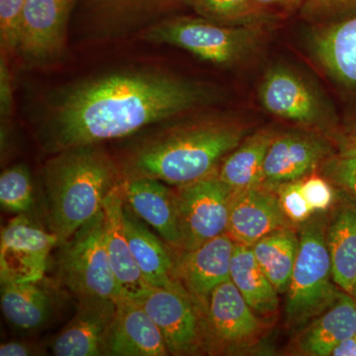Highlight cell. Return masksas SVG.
<instances>
[{"label":"cell","instance_id":"cell-1","mask_svg":"<svg viewBox=\"0 0 356 356\" xmlns=\"http://www.w3.org/2000/svg\"><path fill=\"white\" fill-rule=\"evenodd\" d=\"M215 89L156 70H121L70 84L53 97L40 131L51 154L121 139L216 99Z\"/></svg>","mask_w":356,"mask_h":356},{"label":"cell","instance_id":"cell-2","mask_svg":"<svg viewBox=\"0 0 356 356\" xmlns=\"http://www.w3.org/2000/svg\"><path fill=\"white\" fill-rule=\"evenodd\" d=\"M247 133L242 124L224 119L180 124L136 140L117 161L124 179L180 186L218 172Z\"/></svg>","mask_w":356,"mask_h":356},{"label":"cell","instance_id":"cell-3","mask_svg":"<svg viewBox=\"0 0 356 356\" xmlns=\"http://www.w3.org/2000/svg\"><path fill=\"white\" fill-rule=\"evenodd\" d=\"M48 222L58 243L103 209L105 199L124 181L120 165L99 145L72 147L44 165Z\"/></svg>","mask_w":356,"mask_h":356},{"label":"cell","instance_id":"cell-4","mask_svg":"<svg viewBox=\"0 0 356 356\" xmlns=\"http://www.w3.org/2000/svg\"><path fill=\"white\" fill-rule=\"evenodd\" d=\"M327 212H317L299 225V248L286 292L285 318L290 329L301 330L341 296L332 277L325 240Z\"/></svg>","mask_w":356,"mask_h":356},{"label":"cell","instance_id":"cell-5","mask_svg":"<svg viewBox=\"0 0 356 356\" xmlns=\"http://www.w3.org/2000/svg\"><path fill=\"white\" fill-rule=\"evenodd\" d=\"M259 26H226L191 16L165 18L145 28L140 38L168 44L216 65L229 67L250 57L261 42Z\"/></svg>","mask_w":356,"mask_h":356},{"label":"cell","instance_id":"cell-6","mask_svg":"<svg viewBox=\"0 0 356 356\" xmlns=\"http://www.w3.org/2000/svg\"><path fill=\"white\" fill-rule=\"evenodd\" d=\"M60 245L58 275L77 298H122L105 243L103 209Z\"/></svg>","mask_w":356,"mask_h":356},{"label":"cell","instance_id":"cell-7","mask_svg":"<svg viewBox=\"0 0 356 356\" xmlns=\"http://www.w3.org/2000/svg\"><path fill=\"white\" fill-rule=\"evenodd\" d=\"M180 233V250H192L227 234L234 189L218 172L172 187ZM178 250V252H179Z\"/></svg>","mask_w":356,"mask_h":356},{"label":"cell","instance_id":"cell-8","mask_svg":"<svg viewBox=\"0 0 356 356\" xmlns=\"http://www.w3.org/2000/svg\"><path fill=\"white\" fill-rule=\"evenodd\" d=\"M204 348L212 353H238L261 339L266 325L232 280L212 292L203 313Z\"/></svg>","mask_w":356,"mask_h":356},{"label":"cell","instance_id":"cell-9","mask_svg":"<svg viewBox=\"0 0 356 356\" xmlns=\"http://www.w3.org/2000/svg\"><path fill=\"white\" fill-rule=\"evenodd\" d=\"M137 300L158 325L170 355L205 351L203 312L184 286L152 287Z\"/></svg>","mask_w":356,"mask_h":356},{"label":"cell","instance_id":"cell-10","mask_svg":"<svg viewBox=\"0 0 356 356\" xmlns=\"http://www.w3.org/2000/svg\"><path fill=\"white\" fill-rule=\"evenodd\" d=\"M57 236L18 215L2 229L0 236L1 283L43 280Z\"/></svg>","mask_w":356,"mask_h":356},{"label":"cell","instance_id":"cell-11","mask_svg":"<svg viewBox=\"0 0 356 356\" xmlns=\"http://www.w3.org/2000/svg\"><path fill=\"white\" fill-rule=\"evenodd\" d=\"M79 0H26L18 54L25 62L57 60L65 44L67 25Z\"/></svg>","mask_w":356,"mask_h":356},{"label":"cell","instance_id":"cell-12","mask_svg":"<svg viewBox=\"0 0 356 356\" xmlns=\"http://www.w3.org/2000/svg\"><path fill=\"white\" fill-rule=\"evenodd\" d=\"M236 242L224 234L192 250L175 254L178 280L203 313L210 295L231 280V261Z\"/></svg>","mask_w":356,"mask_h":356},{"label":"cell","instance_id":"cell-13","mask_svg":"<svg viewBox=\"0 0 356 356\" xmlns=\"http://www.w3.org/2000/svg\"><path fill=\"white\" fill-rule=\"evenodd\" d=\"M334 153L330 140L314 133L289 132L274 137L266 161L264 184L296 181L316 172Z\"/></svg>","mask_w":356,"mask_h":356},{"label":"cell","instance_id":"cell-14","mask_svg":"<svg viewBox=\"0 0 356 356\" xmlns=\"http://www.w3.org/2000/svg\"><path fill=\"white\" fill-rule=\"evenodd\" d=\"M293 226L281 209L273 186L257 185L234 191L227 234L236 243L252 247L276 229Z\"/></svg>","mask_w":356,"mask_h":356},{"label":"cell","instance_id":"cell-15","mask_svg":"<svg viewBox=\"0 0 356 356\" xmlns=\"http://www.w3.org/2000/svg\"><path fill=\"white\" fill-rule=\"evenodd\" d=\"M74 318L51 346L56 356L105 355V346L115 320L117 302L99 297L77 298Z\"/></svg>","mask_w":356,"mask_h":356},{"label":"cell","instance_id":"cell-16","mask_svg":"<svg viewBox=\"0 0 356 356\" xmlns=\"http://www.w3.org/2000/svg\"><path fill=\"white\" fill-rule=\"evenodd\" d=\"M165 339L138 300L117 301V312L105 346V355L166 356Z\"/></svg>","mask_w":356,"mask_h":356},{"label":"cell","instance_id":"cell-17","mask_svg":"<svg viewBox=\"0 0 356 356\" xmlns=\"http://www.w3.org/2000/svg\"><path fill=\"white\" fill-rule=\"evenodd\" d=\"M124 182V181H123ZM123 182L105 199L104 235L109 261L123 298L139 299L152 286L134 259L124 228Z\"/></svg>","mask_w":356,"mask_h":356},{"label":"cell","instance_id":"cell-18","mask_svg":"<svg viewBox=\"0 0 356 356\" xmlns=\"http://www.w3.org/2000/svg\"><path fill=\"white\" fill-rule=\"evenodd\" d=\"M259 97L266 111L285 120L311 126L322 116L320 102L313 90L285 67H273L266 72Z\"/></svg>","mask_w":356,"mask_h":356},{"label":"cell","instance_id":"cell-19","mask_svg":"<svg viewBox=\"0 0 356 356\" xmlns=\"http://www.w3.org/2000/svg\"><path fill=\"white\" fill-rule=\"evenodd\" d=\"M152 178L124 179L125 202L146 224L156 229L172 250H180V233L172 188Z\"/></svg>","mask_w":356,"mask_h":356},{"label":"cell","instance_id":"cell-20","mask_svg":"<svg viewBox=\"0 0 356 356\" xmlns=\"http://www.w3.org/2000/svg\"><path fill=\"white\" fill-rule=\"evenodd\" d=\"M125 198V197H124ZM124 228L131 252L152 287H181L172 250L124 203Z\"/></svg>","mask_w":356,"mask_h":356},{"label":"cell","instance_id":"cell-21","mask_svg":"<svg viewBox=\"0 0 356 356\" xmlns=\"http://www.w3.org/2000/svg\"><path fill=\"white\" fill-rule=\"evenodd\" d=\"M312 50L332 81L356 97V15L316 32Z\"/></svg>","mask_w":356,"mask_h":356},{"label":"cell","instance_id":"cell-22","mask_svg":"<svg viewBox=\"0 0 356 356\" xmlns=\"http://www.w3.org/2000/svg\"><path fill=\"white\" fill-rule=\"evenodd\" d=\"M339 193L327 212L325 240L334 281L353 296L356 281V202Z\"/></svg>","mask_w":356,"mask_h":356},{"label":"cell","instance_id":"cell-23","mask_svg":"<svg viewBox=\"0 0 356 356\" xmlns=\"http://www.w3.org/2000/svg\"><path fill=\"white\" fill-rule=\"evenodd\" d=\"M356 332V301L346 292L329 309L300 330L296 346L312 356H331L337 344Z\"/></svg>","mask_w":356,"mask_h":356},{"label":"cell","instance_id":"cell-24","mask_svg":"<svg viewBox=\"0 0 356 356\" xmlns=\"http://www.w3.org/2000/svg\"><path fill=\"white\" fill-rule=\"evenodd\" d=\"M231 280L259 317H273L277 314L280 293L259 266L248 245L236 243L231 261Z\"/></svg>","mask_w":356,"mask_h":356},{"label":"cell","instance_id":"cell-25","mask_svg":"<svg viewBox=\"0 0 356 356\" xmlns=\"http://www.w3.org/2000/svg\"><path fill=\"white\" fill-rule=\"evenodd\" d=\"M275 136L261 130L245 137L222 161L219 177L234 191L264 184V161Z\"/></svg>","mask_w":356,"mask_h":356},{"label":"cell","instance_id":"cell-26","mask_svg":"<svg viewBox=\"0 0 356 356\" xmlns=\"http://www.w3.org/2000/svg\"><path fill=\"white\" fill-rule=\"evenodd\" d=\"M41 281L1 283L2 313L13 327L36 331L48 322L51 300Z\"/></svg>","mask_w":356,"mask_h":356},{"label":"cell","instance_id":"cell-27","mask_svg":"<svg viewBox=\"0 0 356 356\" xmlns=\"http://www.w3.org/2000/svg\"><path fill=\"white\" fill-rule=\"evenodd\" d=\"M250 248L278 293H286L298 254V228L289 226L276 229Z\"/></svg>","mask_w":356,"mask_h":356},{"label":"cell","instance_id":"cell-28","mask_svg":"<svg viewBox=\"0 0 356 356\" xmlns=\"http://www.w3.org/2000/svg\"><path fill=\"white\" fill-rule=\"evenodd\" d=\"M91 13L113 22H139L165 15L192 0H79Z\"/></svg>","mask_w":356,"mask_h":356},{"label":"cell","instance_id":"cell-29","mask_svg":"<svg viewBox=\"0 0 356 356\" xmlns=\"http://www.w3.org/2000/svg\"><path fill=\"white\" fill-rule=\"evenodd\" d=\"M200 17L226 26H259L273 21L259 13L252 0H192Z\"/></svg>","mask_w":356,"mask_h":356},{"label":"cell","instance_id":"cell-30","mask_svg":"<svg viewBox=\"0 0 356 356\" xmlns=\"http://www.w3.org/2000/svg\"><path fill=\"white\" fill-rule=\"evenodd\" d=\"M0 203L4 209L24 214L34 203L31 175L27 166L6 168L0 177Z\"/></svg>","mask_w":356,"mask_h":356},{"label":"cell","instance_id":"cell-31","mask_svg":"<svg viewBox=\"0 0 356 356\" xmlns=\"http://www.w3.org/2000/svg\"><path fill=\"white\" fill-rule=\"evenodd\" d=\"M25 2L26 0H0V42L1 53L6 57L18 53Z\"/></svg>","mask_w":356,"mask_h":356},{"label":"cell","instance_id":"cell-32","mask_svg":"<svg viewBox=\"0 0 356 356\" xmlns=\"http://www.w3.org/2000/svg\"><path fill=\"white\" fill-rule=\"evenodd\" d=\"M337 191L356 202V156L334 154L318 168Z\"/></svg>","mask_w":356,"mask_h":356},{"label":"cell","instance_id":"cell-33","mask_svg":"<svg viewBox=\"0 0 356 356\" xmlns=\"http://www.w3.org/2000/svg\"><path fill=\"white\" fill-rule=\"evenodd\" d=\"M273 187L277 194L281 209L293 226L298 227L315 214L302 191V179Z\"/></svg>","mask_w":356,"mask_h":356},{"label":"cell","instance_id":"cell-34","mask_svg":"<svg viewBox=\"0 0 356 356\" xmlns=\"http://www.w3.org/2000/svg\"><path fill=\"white\" fill-rule=\"evenodd\" d=\"M302 191L314 213L331 210L337 198V189L323 177L314 172L302 179Z\"/></svg>","mask_w":356,"mask_h":356},{"label":"cell","instance_id":"cell-35","mask_svg":"<svg viewBox=\"0 0 356 356\" xmlns=\"http://www.w3.org/2000/svg\"><path fill=\"white\" fill-rule=\"evenodd\" d=\"M301 10L312 19H344L356 15V0H305Z\"/></svg>","mask_w":356,"mask_h":356},{"label":"cell","instance_id":"cell-36","mask_svg":"<svg viewBox=\"0 0 356 356\" xmlns=\"http://www.w3.org/2000/svg\"><path fill=\"white\" fill-rule=\"evenodd\" d=\"M259 13L270 18H280L301 10L305 0H252Z\"/></svg>","mask_w":356,"mask_h":356},{"label":"cell","instance_id":"cell-37","mask_svg":"<svg viewBox=\"0 0 356 356\" xmlns=\"http://www.w3.org/2000/svg\"><path fill=\"white\" fill-rule=\"evenodd\" d=\"M6 56L1 54L0 62V109L1 116L8 117L13 111V79L7 67Z\"/></svg>","mask_w":356,"mask_h":356},{"label":"cell","instance_id":"cell-38","mask_svg":"<svg viewBox=\"0 0 356 356\" xmlns=\"http://www.w3.org/2000/svg\"><path fill=\"white\" fill-rule=\"evenodd\" d=\"M337 153L341 156H356V127L337 138Z\"/></svg>","mask_w":356,"mask_h":356},{"label":"cell","instance_id":"cell-39","mask_svg":"<svg viewBox=\"0 0 356 356\" xmlns=\"http://www.w3.org/2000/svg\"><path fill=\"white\" fill-rule=\"evenodd\" d=\"M36 353V350L30 344L20 343V341H10L0 346L1 356H27L34 355Z\"/></svg>","mask_w":356,"mask_h":356},{"label":"cell","instance_id":"cell-40","mask_svg":"<svg viewBox=\"0 0 356 356\" xmlns=\"http://www.w3.org/2000/svg\"><path fill=\"white\" fill-rule=\"evenodd\" d=\"M331 356H356V337H348L337 344L332 350Z\"/></svg>","mask_w":356,"mask_h":356},{"label":"cell","instance_id":"cell-41","mask_svg":"<svg viewBox=\"0 0 356 356\" xmlns=\"http://www.w3.org/2000/svg\"><path fill=\"white\" fill-rule=\"evenodd\" d=\"M353 298H355V300L356 301V281H355V289H353Z\"/></svg>","mask_w":356,"mask_h":356},{"label":"cell","instance_id":"cell-42","mask_svg":"<svg viewBox=\"0 0 356 356\" xmlns=\"http://www.w3.org/2000/svg\"><path fill=\"white\" fill-rule=\"evenodd\" d=\"M355 337H356V332H355Z\"/></svg>","mask_w":356,"mask_h":356}]
</instances>
